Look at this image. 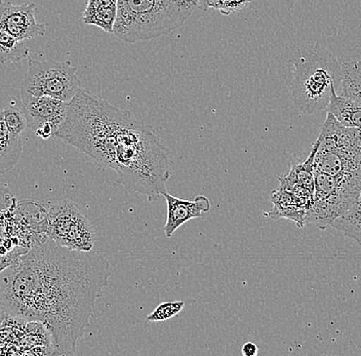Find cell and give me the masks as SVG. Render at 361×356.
<instances>
[{
	"instance_id": "8",
	"label": "cell",
	"mask_w": 361,
	"mask_h": 356,
	"mask_svg": "<svg viewBox=\"0 0 361 356\" xmlns=\"http://www.w3.org/2000/svg\"><path fill=\"white\" fill-rule=\"evenodd\" d=\"M28 70L22 81L21 92L47 96L69 103L81 89L78 69L69 61H37L28 58Z\"/></svg>"
},
{
	"instance_id": "19",
	"label": "cell",
	"mask_w": 361,
	"mask_h": 356,
	"mask_svg": "<svg viewBox=\"0 0 361 356\" xmlns=\"http://www.w3.org/2000/svg\"><path fill=\"white\" fill-rule=\"evenodd\" d=\"M343 80L341 96L361 103V61H349L342 64Z\"/></svg>"
},
{
	"instance_id": "6",
	"label": "cell",
	"mask_w": 361,
	"mask_h": 356,
	"mask_svg": "<svg viewBox=\"0 0 361 356\" xmlns=\"http://www.w3.org/2000/svg\"><path fill=\"white\" fill-rule=\"evenodd\" d=\"M317 140L314 170L361 185V128L345 127L327 113Z\"/></svg>"
},
{
	"instance_id": "4",
	"label": "cell",
	"mask_w": 361,
	"mask_h": 356,
	"mask_svg": "<svg viewBox=\"0 0 361 356\" xmlns=\"http://www.w3.org/2000/svg\"><path fill=\"white\" fill-rule=\"evenodd\" d=\"M198 0H117L113 35L128 44L169 35L186 23Z\"/></svg>"
},
{
	"instance_id": "11",
	"label": "cell",
	"mask_w": 361,
	"mask_h": 356,
	"mask_svg": "<svg viewBox=\"0 0 361 356\" xmlns=\"http://www.w3.org/2000/svg\"><path fill=\"white\" fill-rule=\"evenodd\" d=\"M35 8L33 2L17 6L11 2L0 1V29L20 42L44 36L47 27L36 22Z\"/></svg>"
},
{
	"instance_id": "27",
	"label": "cell",
	"mask_w": 361,
	"mask_h": 356,
	"mask_svg": "<svg viewBox=\"0 0 361 356\" xmlns=\"http://www.w3.org/2000/svg\"><path fill=\"white\" fill-rule=\"evenodd\" d=\"M8 315L6 314V313L4 312L1 309H0V326H1L2 322L6 321V319H8Z\"/></svg>"
},
{
	"instance_id": "13",
	"label": "cell",
	"mask_w": 361,
	"mask_h": 356,
	"mask_svg": "<svg viewBox=\"0 0 361 356\" xmlns=\"http://www.w3.org/2000/svg\"><path fill=\"white\" fill-rule=\"evenodd\" d=\"M319 141L316 140L308 159L299 164H293L290 172L283 177H279L283 188L292 190L306 202L309 207L314 202V159ZM309 211V209H308Z\"/></svg>"
},
{
	"instance_id": "20",
	"label": "cell",
	"mask_w": 361,
	"mask_h": 356,
	"mask_svg": "<svg viewBox=\"0 0 361 356\" xmlns=\"http://www.w3.org/2000/svg\"><path fill=\"white\" fill-rule=\"evenodd\" d=\"M29 49L17 38L0 29V63L11 64L28 57Z\"/></svg>"
},
{
	"instance_id": "28",
	"label": "cell",
	"mask_w": 361,
	"mask_h": 356,
	"mask_svg": "<svg viewBox=\"0 0 361 356\" xmlns=\"http://www.w3.org/2000/svg\"><path fill=\"white\" fill-rule=\"evenodd\" d=\"M198 1H200V0H198Z\"/></svg>"
},
{
	"instance_id": "5",
	"label": "cell",
	"mask_w": 361,
	"mask_h": 356,
	"mask_svg": "<svg viewBox=\"0 0 361 356\" xmlns=\"http://www.w3.org/2000/svg\"><path fill=\"white\" fill-rule=\"evenodd\" d=\"M290 62L293 67L292 94L295 107L306 114L326 109L338 85H342V65L319 44L300 47Z\"/></svg>"
},
{
	"instance_id": "7",
	"label": "cell",
	"mask_w": 361,
	"mask_h": 356,
	"mask_svg": "<svg viewBox=\"0 0 361 356\" xmlns=\"http://www.w3.org/2000/svg\"><path fill=\"white\" fill-rule=\"evenodd\" d=\"M314 202L307 211L305 222L324 230L355 204L361 185L345 178L334 177L314 170Z\"/></svg>"
},
{
	"instance_id": "18",
	"label": "cell",
	"mask_w": 361,
	"mask_h": 356,
	"mask_svg": "<svg viewBox=\"0 0 361 356\" xmlns=\"http://www.w3.org/2000/svg\"><path fill=\"white\" fill-rule=\"evenodd\" d=\"M331 227L361 245V192L355 204L344 215L338 218Z\"/></svg>"
},
{
	"instance_id": "25",
	"label": "cell",
	"mask_w": 361,
	"mask_h": 356,
	"mask_svg": "<svg viewBox=\"0 0 361 356\" xmlns=\"http://www.w3.org/2000/svg\"><path fill=\"white\" fill-rule=\"evenodd\" d=\"M13 197L10 191L0 189V215L10 211L11 207H13Z\"/></svg>"
},
{
	"instance_id": "3",
	"label": "cell",
	"mask_w": 361,
	"mask_h": 356,
	"mask_svg": "<svg viewBox=\"0 0 361 356\" xmlns=\"http://www.w3.org/2000/svg\"><path fill=\"white\" fill-rule=\"evenodd\" d=\"M169 155V150L160 143L154 128L134 119L117 146L114 170L118 176L117 183L154 202L168 193Z\"/></svg>"
},
{
	"instance_id": "17",
	"label": "cell",
	"mask_w": 361,
	"mask_h": 356,
	"mask_svg": "<svg viewBox=\"0 0 361 356\" xmlns=\"http://www.w3.org/2000/svg\"><path fill=\"white\" fill-rule=\"evenodd\" d=\"M327 113L333 114L343 125L361 128V103L335 94L326 108Z\"/></svg>"
},
{
	"instance_id": "12",
	"label": "cell",
	"mask_w": 361,
	"mask_h": 356,
	"mask_svg": "<svg viewBox=\"0 0 361 356\" xmlns=\"http://www.w3.org/2000/svg\"><path fill=\"white\" fill-rule=\"evenodd\" d=\"M168 219L164 227L166 238H171L182 225L192 219L200 218L211 209V200L207 196L198 195L193 200H182L166 193Z\"/></svg>"
},
{
	"instance_id": "23",
	"label": "cell",
	"mask_w": 361,
	"mask_h": 356,
	"mask_svg": "<svg viewBox=\"0 0 361 356\" xmlns=\"http://www.w3.org/2000/svg\"><path fill=\"white\" fill-rule=\"evenodd\" d=\"M185 307L184 301L164 302L157 307L150 315L147 317V321L159 322L168 321L179 314Z\"/></svg>"
},
{
	"instance_id": "26",
	"label": "cell",
	"mask_w": 361,
	"mask_h": 356,
	"mask_svg": "<svg viewBox=\"0 0 361 356\" xmlns=\"http://www.w3.org/2000/svg\"><path fill=\"white\" fill-rule=\"evenodd\" d=\"M259 353V347L252 342H247L241 348V355L243 356H256Z\"/></svg>"
},
{
	"instance_id": "10",
	"label": "cell",
	"mask_w": 361,
	"mask_h": 356,
	"mask_svg": "<svg viewBox=\"0 0 361 356\" xmlns=\"http://www.w3.org/2000/svg\"><path fill=\"white\" fill-rule=\"evenodd\" d=\"M21 100L28 128L35 132L36 136L44 140L55 136L66 118L68 102L24 92H21Z\"/></svg>"
},
{
	"instance_id": "2",
	"label": "cell",
	"mask_w": 361,
	"mask_h": 356,
	"mask_svg": "<svg viewBox=\"0 0 361 356\" xmlns=\"http://www.w3.org/2000/svg\"><path fill=\"white\" fill-rule=\"evenodd\" d=\"M134 117L85 90L68 103L66 118L55 137L67 142L102 168L115 170L119 140Z\"/></svg>"
},
{
	"instance_id": "1",
	"label": "cell",
	"mask_w": 361,
	"mask_h": 356,
	"mask_svg": "<svg viewBox=\"0 0 361 356\" xmlns=\"http://www.w3.org/2000/svg\"><path fill=\"white\" fill-rule=\"evenodd\" d=\"M111 276L104 254L72 251L49 238L0 274V309L10 319L44 324L53 355H74Z\"/></svg>"
},
{
	"instance_id": "21",
	"label": "cell",
	"mask_w": 361,
	"mask_h": 356,
	"mask_svg": "<svg viewBox=\"0 0 361 356\" xmlns=\"http://www.w3.org/2000/svg\"><path fill=\"white\" fill-rule=\"evenodd\" d=\"M250 2L252 0H200L198 8L202 11L213 8L223 15H230L231 13L240 12L247 8Z\"/></svg>"
},
{
	"instance_id": "24",
	"label": "cell",
	"mask_w": 361,
	"mask_h": 356,
	"mask_svg": "<svg viewBox=\"0 0 361 356\" xmlns=\"http://www.w3.org/2000/svg\"><path fill=\"white\" fill-rule=\"evenodd\" d=\"M29 250L30 249L24 245H18L15 249L10 250L4 243L0 242V274Z\"/></svg>"
},
{
	"instance_id": "22",
	"label": "cell",
	"mask_w": 361,
	"mask_h": 356,
	"mask_svg": "<svg viewBox=\"0 0 361 356\" xmlns=\"http://www.w3.org/2000/svg\"><path fill=\"white\" fill-rule=\"evenodd\" d=\"M4 119L6 128L10 130L11 134L15 136H21L22 133L28 127L26 116L23 110L13 106H8L4 109Z\"/></svg>"
},
{
	"instance_id": "14",
	"label": "cell",
	"mask_w": 361,
	"mask_h": 356,
	"mask_svg": "<svg viewBox=\"0 0 361 356\" xmlns=\"http://www.w3.org/2000/svg\"><path fill=\"white\" fill-rule=\"evenodd\" d=\"M270 200L273 207L268 213L265 214L266 217L273 220H279L281 218L288 219L295 222L299 228H303L306 225L305 218L310 207L293 191L279 186V189H275L271 192Z\"/></svg>"
},
{
	"instance_id": "9",
	"label": "cell",
	"mask_w": 361,
	"mask_h": 356,
	"mask_svg": "<svg viewBox=\"0 0 361 356\" xmlns=\"http://www.w3.org/2000/svg\"><path fill=\"white\" fill-rule=\"evenodd\" d=\"M47 235L72 251H92L96 243V232L89 219L70 200H63L49 209Z\"/></svg>"
},
{
	"instance_id": "16",
	"label": "cell",
	"mask_w": 361,
	"mask_h": 356,
	"mask_svg": "<svg viewBox=\"0 0 361 356\" xmlns=\"http://www.w3.org/2000/svg\"><path fill=\"white\" fill-rule=\"evenodd\" d=\"M21 136L11 134L4 119V110H0V175L10 172L21 157Z\"/></svg>"
},
{
	"instance_id": "15",
	"label": "cell",
	"mask_w": 361,
	"mask_h": 356,
	"mask_svg": "<svg viewBox=\"0 0 361 356\" xmlns=\"http://www.w3.org/2000/svg\"><path fill=\"white\" fill-rule=\"evenodd\" d=\"M117 18V0H89L83 13V23L94 25L113 35Z\"/></svg>"
}]
</instances>
